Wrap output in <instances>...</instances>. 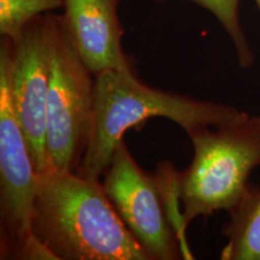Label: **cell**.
I'll use <instances>...</instances> for the list:
<instances>
[{
    "label": "cell",
    "mask_w": 260,
    "mask_h": 260,
    "mask_svg": "<svg viewBox=\"0 0 260 260\" xmlns=\"http://www.w3.org/2000/svg\"><path fill=\"white\" fill-rule=\"evenodd\" d=\"M31 229L57 260H152L99 178L50 167L38 175Z\"/></svg>",
    "instance_id": "cell-1"
},
{
    "label": "cell",
    "mask_w": 260,
    "mask_h": 260,
    "mask_svg": "<svg viewBox=\"0 0 260 260\" xmlns=\"http://www.w3.org/2000/svg\"><path fill=\"white\" fill-rule=\"evenodd\" d=\"M95 76L75 50L56 15L47 94L46 149L50 167L76 172L88 146Z\"/></svg>",
    "instance_id": "cell-4"
},
{
    "label": "cell",
    "mask_w": 260,
    "mask_h": 260,
    "mask_svg": "<svg viewBox=\"0 0 260 260\" xmlns=\"http://www.w3.org/2000/svg\"><path fill=\"white\" fill-rule=\"evenodd\" d=\"M194 148L186 170L176 174L182 205L181 225L219 211L229 212L249 187V176L260 167V116H248L222 126H205L188 134Z\"/></svg>",
    "instance_id": "cell-3"
},
{
    "label": "cell",
    "mask_w": 260,
    "mask_h": 260,
    "mask_svg": "<svg viewBox=\"0 0 260 260\" xmlns=\"http://www.w3.org/2000/svg\"><path fill=\"white\" fill-rule=\"evenodd\" d=\"M121 0H64L63 21L75 50L95 75L106 70H134L123 50L118 17Z\"/></svg>",
    "instance_id": "cell-8"
},
{
    "label": "cell",
    "mask_w": 260,
    "mask_h": 260,
    "mask_svg": "<svg viewBox=\"0 0 260 260\" xmlns=\"http://www.w3.org/2000/svg\"><path fill=\"white\" fill-rule=\"evenodd\" d=\"M56 14L41 15L12 40L3 37L0 64L8 73L10 95L37 171L50 168L46 149L47 94Z\"/></svg>",
    "instance_id": "cell-6"
},
{
    "label": "cell",
    "mask_w": 260,
    "mask_h": 260,
    "mask_svg": "<svg viewBox=\"0 0 260 260\" xmlns=\"http://www.w3.org/2000/svg\"><path fill=\"white\" fill-rule=\"evenodd\" d=\"M102 183L125 226L152 260L187 259L158 176L140 167L124 140L104 171Z\"/></svg>",
    "instance_id": "cell-7"
},
{
    "label": "cell",
    "mask_w": 260,
    "mask_h": 260,
    "mask_svg": "<svg viewBox=\"0 0 260 260\" xmlns=\"http://www.w3.org/2000/svg\"><path fill=\"white\" fill-rule=\"evenodd\" d=\"M38 175L0 64V259H56L31 229Z\"/></svg>",
    "instance_id": "cell-5"
},
{
    "label": "cell",
    "mask_w": 260,
    "mask_h": 260,
    "mask_svg": "<svg viewBox=\"0 0 260 260\" xmlns=\"http://www.w3.org/2000/svg\"><path fill=\"white\" fill-rule=\"evenodd\" d=\"M248 116L232 105L152 88L138 79L135 70L103 71L95 75L92 129L76 174L100 180L125 133L141 129L154 117L170 119L188 135L205 126L240 122Z\"/></svg>",
    "instance_id": "cell-2"
},
{
    "label": "cell",
    "mask_w": 260,
    "mask_h": 260,
    "mask_svg": "<svg viewBox=\"0 0 260 260\" xmlns=\"http://www.w3.org/2000/svg\"><path fill=\"white\" fill-rule=\"evenodd\" d=\"M254 3H255V5L258 6V9L260 10V0H254Z\"/></svg>",
    "instance_id": "cell-12"
},
{
    "label": "cell",
    "mask_w": 260,
    "mask_h": 260,
    "mask_svg": "<svg viewBox=\"0 0 260 260\" xmlns=\"http://www.w3.org/2000/svg\"><path fill=\"white\" fill-rule=\"evenodd\" d=\"M224 224L222 260H260V186H251Z\"/></svg>",
    "instance_id": "cell-9"
},
{
    "label": "cell",
    "mask_w": 260,
    "mask_h": 260,
    "mask_svg": "<svg viewBox=\"0 0 260 260\" xmlns=\"http://www.w3.org/2000/svg\"><path fill=\"white\" fill-rule=\"evenodd\" d=\"M63 5L64 0H0V34L14 40L32 19Z\"/></svg>",
    "instance_id": "cell-11"
},
{
    "label": "cell",
    "mask_w": 260,
    "mask_h": 260,
    "mask_svg": "<svg viewBox=\"0 0 260 260\" xmlns=\"http://www.w3.org/2000/svg\"><path fill=\"white\" fill-rule=\"evenodd\" d=\"M159 3L169 0H157ZM211 12L232 41L236 59L242 69H248L255 61L248 39L240 21V2L241 0H188Z\"/></svg>",
    "instance_id": "cell-10"
}]
</instances>
